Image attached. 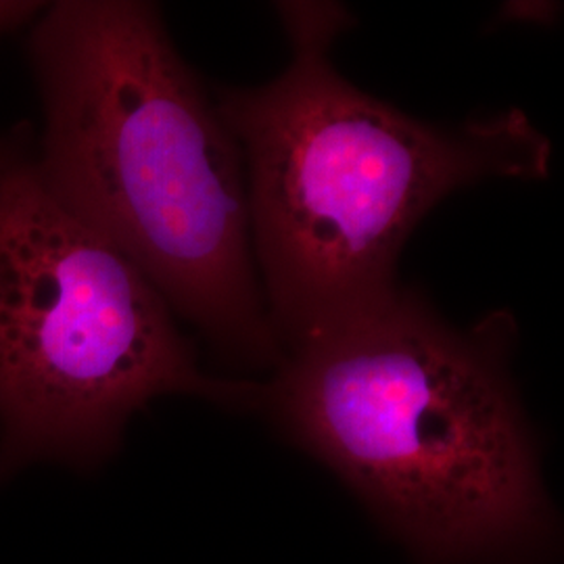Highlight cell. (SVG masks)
Listing matches in <instances>:
<instances>
[{
    "label": "cell",
    "instance_id": "cell-4",
    "mask_svg": "<svg viewBox=\"0 0 564 564\" xmlns=\"http://www.w3.org/2000/svg\"><path fill=\"white\" fill-rule=\"evenodd\" d=\"M262 383L203 372L141 270L51 195L36 134H0V477L32 464L90 470L162 395L260 408Z\"/></svg>",
    "mask_w": 564,
    "mask_h": 564
},
{
    "label": "cell",
    "instance_id": "cell-6",
    "mask_svg": "<svg viewBox=\"0 0 564 564\" xmlns=\"http://www.w3.org/2000/svg\"><path fill=\"white\" fill-rule=\"evenodd\" d=\"M44 9V2H0V39L23 25H32Z\"/></svg>",
    "mask_w": 564,
    "mask_h": 564
},
{
    "label": "cell",
    "instance_id": "cell-3",
    "mask_svg": "<svg viewBox=\"0 0 564 564\" xmlns=\"http://www.w3.org/2000/svg\"><path fill=\"white\" fill-rule=\"evenodd\" d=\"M514 316L449 323L398 291L289 349L262 405L435 561L521 538L542 512L538 454L508 375Z\"/></svg>",
    "mask_w": 564,
    "mask_h": 564
},
{
    "label": "cell",
    "instance_id": "cell-1",
    "mask_svg": "<svg viewBox=\"0 0 564 564\" xmlns=\"http://www.w3.org/2000/svg\"><path fill=\"white\" fill-rule=\"evenodd\" d=\"M51 195L153 282L224 360L279 366L251 253L239 142L139 0L46 4L28 36Z\"/></svg>",
    "mask_w": 564,
    "mask_h": 564
},
{
    "label": "cell",
    "instance_id": "cell-2",
    "mask_svg": "<svg viewBox=\"0 0 564 564\" xmlns=\"http://www.w3.org/2000/svg\"><path fill=\"white\" fill-rule=\"evenodd\" d=\"M291 61L256 88H224L239 142L251 253L284 354L389 300L403 247L464 186L542 181L552 144L523 109L458 126L416 120L343 78L337 2H276Z\"/></svg>",
    "mask_w": 564,
    "mask_h": 564
},
{
    "label": "cell",
    "instance_id": "cell-5",
    "mask_svg": "<svg viewBox=\"0 0 564 564\" xmlns=\"http://www.w3.org/2000/svg\"><path fill=\"white\" fill-rule=\"evenodd\" d=\"M558 7L552 2H506L500 9L502 21H517V23H540L550 25L556 20Z\"/></svg>",
    "mask_w": 564,
    "mask_h": 564
}]
</instances>
